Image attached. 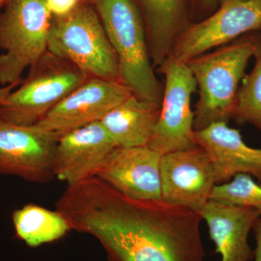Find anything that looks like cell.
Here are the masks:
<instances>
[{
    "label": "cell",
    "instance_id": "6da1fadb",
    "mask_svg": "<svg viewBox=\"0 0 261 261\" xmlns=\"http://www.w3.org/2000/svg\"><path fill=\"white\" fill-rule=\"evenodd\" d=\"M57 211L98 239L113 261H204L200 214L161 200L130 198L93 176L68 186Z\"/></svg>",
    "mask_w": 261,
    "mask_h": 261
},
{
    "label": "cell",
    "instance_id": "7a4b0ae2",
    "mask_svg": "<svg viewBox=\"0 0 261 261\" xmlns=\"http://www.w3.org/2000/svg\"><path fill=\"white\" fill-rule=\"evenodd\" d=\"M260 51L258 41L248 37L187 62L199 89L194 130L214 123H228L232 118L239 84L245 77L249 61Z\"/></svg>",
    "mask_w": 261,
    "mask_h": 261
},
{
    "label": "cell",
    "instance_id": "3957f363",
    "mask_svg": "<svg viewBox=\"0 0 261 261\" xmlns=\"http://www.w3.org/2000/svg\"><path fill=\"white\" fill-rule=\"evenodd\" d=\"M96 5L116 55L120 82L137 97L161 105L163 89L154 75L138 6L134 0H96Z\"/></svg>",
    "mask_w": 261,
    "mask_h": 261
},
{
    "label": "cell",
    "instance_id": "277c9868",
    "mask_svg": "<svg viewBox=\"0 0 261 261\" xmlns=\"http://www.w3.org/2000/svg\"><path fill=\"white\" fill-rule=\"evenodd\" d=\"M47 51L70 62L89 77L120 82L116 53L97 12L79 4L51 21Z\"/></svg>",
    "mask_w": 261,
    "mask_h": 261
},
{
    "label": "cell",
    "instance_id": "5b68a950",
    "mask_svg": "<svg viewBox=\"0 0 261 261\" xmlns=\"http://www.w3.org/2000/svg\"><path fill=\"white\" fill-rule=\"evenodd\" d=\"M90 77L70 62L46 51L20 87L0 102V117L34 126Z\"/></svg>",
    "mask_w": 261,
    "mask_h": 261
},
{
    "label": "cell",
    "instance_id": "8992f818",
    "mask_svg": "<svg viewBox=\"0 0 261 261\" xmlns=\"http://www.w3.org/2000/svg\"><path fill=\"white\" fill-rule=\"evenodd\" d=\"M53 15L44 0H8L0 15V84L19 85L47 51Z\"/></svg>",
    "mask_w": 261,
    "mask_h": 261
},
{
    "label": "cell",
    "instance_id": "52a82bcc",
    "mask_svg": "<svg viewBox=\"0 0 261 261\" xmlns=\"http://www.w3.org/2000/svg\"><path fill=\"white\" fill-rule=\"evenodd\" d=\"M159 72L166 78L159 121L147 147L162 154L193 148L192 96L197 83L188 65L166 58Z\"/></svg>",
    "mask_w": 261,
    "mask_h": 261
},
{
    "label": "cell",
    "instance_id": "ba28073f",
    "mask_svg": "<svg viewBox=\"0 0 261 261\" xmlns=\"http://www.w3.org/2000/svg\"><path fill=\"white\" fill-rule=\"evenodd\" d=\"M219 9L208 18L187 25L168 58L187 63L261 28V0H219Z\"/></svg>",
    "mask_w": 261,
    "mask_h": 261
},
{
    "label": "cell",
    "instance_id": "9c48e42d",
    "mask_svg": "<svg viewBox=\"0 0 261 261\" xmlns=\"http://www.w3.org/2000/svg\"><path fill=\"white\" fill-rule=\"evenodd\" d=\"M60 137L36 126H21L0 117V174L32 182L51 179Z\"/></svg>",
    "mask_w": 261,
    "mask_h": 261
},
{
    "label": "cell",
    "instance_id": "30bf717a",
    "mask_svg": "<svg viewBox=\"0 0 261 261\" xmlns=\"http://www.w3.org/2000/svg\"><path fill=\"white\" fill-rule=\"evenodd\" d=\"M133 94L121 82L90 77L35 125L61 137L89 123L100 121Z\"/></svg>",
    "mask_w": 261,
    "mask_h": 261
},
{
    "label": "cell",
    "instance_id": "8fae6325",
    "mask_svg": "<svg viewBox=\"0 0 261 261\" xmlns=\"http://www.w3.org/2000/svg\"><path fill=\"white\" fill-rule=\"evenodd\" d=\"M161 200L200 214L216 185L214 166L202 147L162 154Z\"/></svg>",
    "mask_w": 261,
    "mask_h": 261
},
{
    "label": "cell",
    "instance_id": "7c38bea8",
    "mask_svg": "<svg viewBox=\"0 0 261 261\" xmlns=\"http://www.w3.org/2000/svg\"><path fill=\"white\" fill-rule=\"evenodd\" d=\"M161 158L147 146L116 147L94 176L130 198L161 200Z\"/></svg>",
    "mask_w": 261,
    "mask_h": 261
},
{
    "label": "cell",
    "instance_id": "4fadbf2b",
    "mask_svg": "<svg viewBox=\"0 0 261 261\" xmlns=\"http://www.w3.org/2000/svg\"><path fill=\"white\" fill-rule=\"evenodd\" d=\"M100 121L93 122L62 135L53 159V174L72 186L93 176L116 148Z\"/></svg>",
    "mask_w": 261,
    "mask_h": 261
},
{
    "label": "cell",
    "instance_id": "5bb4252c",
    "mask_svg": "<svg viewBox=\"0 0 261 261\" xmlns=\"http://www.w3.org/2000/svg\"><path fill=\"white\" fill-rule=\"evenodd\" d=\"M193 140L210 157L216 185L229 181L239 173L250 175L261 184V149L247 145L240 132L227 123L194 130Z\"/></svg>",
    "mask_w": 261,
    "mask_h": 261
},
{
    "label": "cell",
    "instance_id": "9a60e30c",
    "mask_svg": "<svg viewBox=\"0 0 261 261\" xmlns=\"http://www.w3.org/2000/svg\"><path fill=\"white\" fill-rule=\"evenodd\" d=\"M221 261H250L254 250L248 236L260 214L250 207L209 200L200 211Z\"/></svg>",
    "mask_w": 261,
    "mask_h": 261
},
{
    "label": "cell",
    "instance_id": "2e32d148",
    "mask_svg": "<svg viewBox=\"0 0 261 261\" xmlns=\"http://www.w3.org/2000/svg\"><path fill=\"white\" fill-rule=\"evenodd\" d=\"M145 23L153 66L169 56L175 42L186 28L187 0H134Z\"/></svg>",
    "mask_w": 261,
    "mask_h": 261
},
{
    "label": "cell",
    "instance_id": "e0dca14e",
    "mask_svg": "<svg viewBox=\"0 0 261 261\" xmlns=\"http://www.w3.org/2000/svg\"><path fill=\"white\" fill-rule=\"evenodd\" d=\"M161 105L135 94L111 110L100 122L116 147H147L159 121Z\"/></svg>",
    "mask_w": 261,
    "mask_h": 261
},
{
    "label": "cell",
    "instance_id": "ac0fdd59",
    "mask_svg": "<svg viewBox=\"0 0 261 261\" xmlns=\"http://www.w3.org/2000/svg\"><path fill=\"white\" fill-rule=\"evenodd\" d=\"M13 222L17 237L32 247L58 240L70 229L61 213L34 204L15 211Z\"/></svg>",
    "mask_w": 261,
    "mask_h": 261
},
{
    "label": "cell",
    "instance_id": "d6986e66",
    "mask_svg": "<svg viewBox=\"0 0 261 261\" xmlns=\"http://www.w3.org/2000/svg\"><path fill=\"white\" fill-rule=\"evenodd\" d=\"M255 57L253 69L244 77L242 87L238 89L232 118L261 130V51Z\"/></svg>",
    "mask_w": 261,
    "mask_h": 261
},
{
    "label": "cell",
    "instance_id": "ffe728a7",
    "mask_svg": "<svg viewBox=\"0 0 261 261\" xmlns=\"http://www.w3.org/2000/svg\"><path fill=\"white\" fill-rule=\"evenodd\" d=\"M210 200L250 207L261 216V184L246 173H239L226 183L215 185Z\"/></svg>",
    "mask_w": 261,
    "mask_h": 261
},
{
    "label": "cell",
    "instance_id": "44dd1931",
    "mask_svg": "<svg viewBox=\"0 0 261 261\" xmlns=\"http://www.w3.org/2000/svg\"><path fill=\"white\" fill-rule=\"evenodd\" d=\"M51 15L56 17L68 14L80 4L81 0H44Z\"/></svg>",
    "mask_w": 261,
    "mask_h": 261
},
{
    "label": "cell",
    "instance_id": "7402d4cb",
    "mask_svg": "<svg viewBox=\"0 0 261 261\" xmlns=\"http://www.w3.org/2000/svg\"><path fill=\"white\" fill-rule=\"evenodd\" d=\"M252 231L256 243V247L254 250V261H261V216L255 221Z\"/></svg>",
    "mask_w": 261,
    "mask_h": 261
},
{
    "label": "cell",
    "instance_id": "603a6c76",
    "mask_svg": "<svg viewBox=\"0 0 261 261\" xmlns=\"http://www.w3.org/2000/svg\"><path fill=\"white\" fill-rule=\"evenodd\" d=\"M18 85L13 84V85H8L5 86V87H0V102H1Z\"/></svg>",
    "mask_w": 261,
    "mask_h": 261
},
{
    "label": "cell",
    "instance_id": "cb8c5ba5",
    "mask_svg": "<svg viewBox=\"0 0 261 261\" xmlns=\"http://www.w3.org/2000/svg\"><path fill=\"white\" fill-rule=\"evenodd\" d=\"M201 4L207 8H214L219 4V0H200Z\"/></svg>",
    "mask_w": 261,
    "mask_h": 261
},
{
    "label": "cell",
    "instance_id": "d4e9b609",
    "mask_svg": "<svg viewBox=\"0 0 261 261\" xmlns=\"http://www.w3.org/2000/svg\"><path fill=\"white\" fill-rule=\"evenodd\" d=\"M7 1H8V0H0V7L4 4L5 3H6Z\"/></svg>",
    "mask_w": 261,
    "mask_h": 261
}]
</instances>
